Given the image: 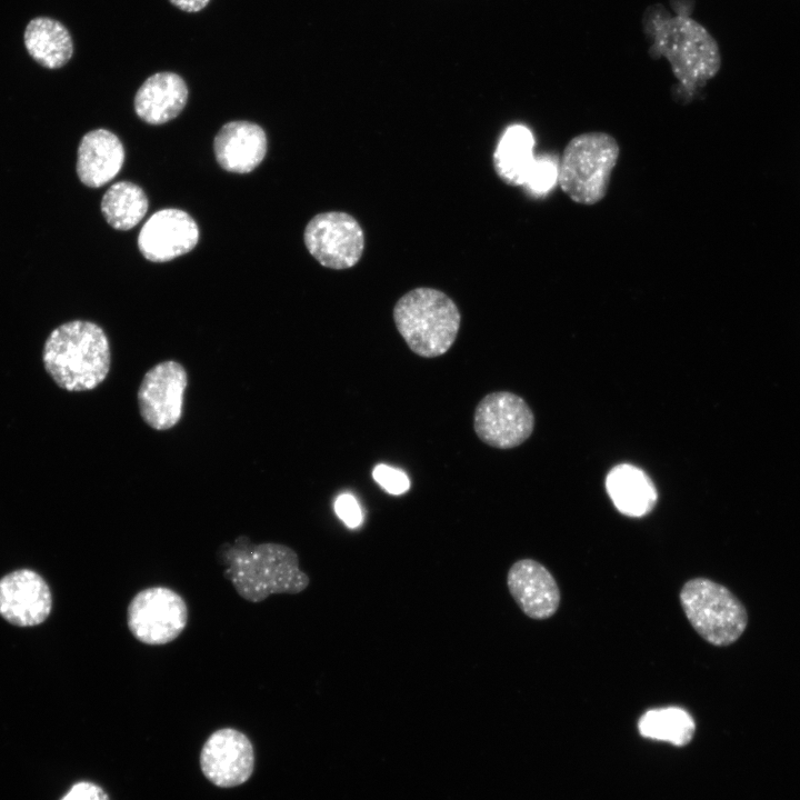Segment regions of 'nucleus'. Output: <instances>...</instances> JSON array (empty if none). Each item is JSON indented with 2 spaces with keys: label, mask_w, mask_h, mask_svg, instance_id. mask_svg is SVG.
Segmentation results:
<instances>
[{
  "label": "nucleus",
  "mask_w": 800,
  "mask_h": 800,
  "mask_svg": "<svg viewBox=\"0 0 800 800\" xmlns=\"http://www.w3.org/2000/svg\"><path fill=\"white\" fill-rule=\"evenodd\" d=\"M200 768L214 786L232 788L244 783L254 769L249 738L233 728H222L207 739L200 751Z\"/></svg>",
  "instance_id": "9b49d317"
},
{
  "label": "nucleus",
  "mask_w": 800,
  "mask_h": 800,
  "mask_svg": "<svg viewBox=\"0 0 800 800\" xmlns=\"http://www.w3.org/2000/svg\"><path fill=\"white\" fill-rule=\"evenodd\" d=\"M213 149L222 169L234 173H248L263 160L267 152V136L256 123L231 121L218 131Z\"/></svg>",
  "instance_id": "2eb2a0df"
},
{
  "label": "nucleus",
  "mask_w": 800,
  "mask_h": 800,
  "mask_svg": "<svg viewBox=\"0 0 800 800\" xmlns=\"http://www.w3.org/2000/svg\"><path fill=\"white\" fill-rule=\"evenodd\" d=\"M124 149L120 139L109 130L87 132L78 148L77 173L80 181L98 188L112 180L122 168Z\"/></svg>",
  "instance_id": "dca6fc26"
},
{
  "label": "nucleus",
  "mask_w": 800,
  "mask_h": 800,
  "mask_svg": "<svg viewBox=\"0 0 800 800\" xmlns=\"http://www.w3.org/2000/svg\"><path fill=\"white\" fill-rule=\"evenodd\" d=\"M393 320L414 353L434 358L444 354L456 341L461 314L453 300L442 291L417 288L397 301Z\"/></svg>",
  "instance_id": "20e7f679"
},
{
  "label": "nucleus",
  "mask_w": 800,
  "mask_h": 800,
  "mask_svg": "<svg viewBox=\"0 0 800 800\" xmlns=\"http://www.w3.org/2000/svg\"><path fill=\"white\" fill-rule=\"evenodd\" d=\"M131 634L149 646H161L177 639L188 623L183 598L168 587L156 586L139 591L127 609Z\"/></svg>",
  "instance_id": "0eeeda50"
},
{
  "label": "nucleus",
  "mask_w": 800,
  "mask_h": 800,
  "mask_svg": "<svg viewBox=\"0 0 800 800\" xmlns=\"http://www.w3.org/2000/svg\"><path fill=\"white\" fill-rule=\"evenodd\" d=\"M558 162L552 156L536 157L523 187L533 197L547 196L558 182Z\"/></svg>",
  "instance_id": "5701e85b"
},
{
  "label": "nucleus",
  "mask_w": 800,
  "mask_h": 800,
  "mask_svg": "<svg viewBox=\"0 0 800 800\" xmlns=\"http://www.w3.org/2000/svg\"><path fill=\"white\" fill-rule=\"evenodd\" d=\"M23 41L29 56L47 69L62 68L73 54L71 33L62 22L50 17L31 19Z\"/></svg>",
  "instance_id": "6ab92c4d"
},
{
  "label": "nucleus",
  "mask_w": 800,
  "mask_h": 800,
  "mask_svg": "<svg viewBox=\"0 0 800 800\" xmlns=\"http://www.w3.org/2000/svg\"><path fill=\"white\" fill-rule=\"evenodd\" d=\"M51 608L50 588L38 572L19 569L0 579V616L9 623L38 626L49 617Z\"/></svg>",
  "instance_id": "ddd939ff"
},
{
  "label": "nucleus",
  "mask_w": 800,
  "mask_h": 800,
  "mask_svg": "<svg viewBox=\"0 0 800 800\" xmlns=\"http://www.w3.org/2000/svg\"><path fill=\"white\" fill-rule=\"evenodd\" d=\"M187 386V371L177 361H162L148 370L138 390L142 420L154 430L174 427L182 416Z\"/></svg>",
  "instance_id": "9d476101"
},
{
  "label": "nucleus",
  "mask_w": 800,
  "mask_h": 800,
  "mask_svg": "<svg viewBox=\"0 0 800 800\" xmlns=\"http://www.w3.org/2000/svg\"><path fill=\"white\" fill-rule=\"evenodd\" d=\"M534 418L519 396L498 391L478 403L473 428L478 438L498 449H511L524 442L533 430Z\"/></svg>",
  "instance_id": "1a4fd4ad"
},
{
  "label": "nucleus",
  "mask_w": 800,
  "mask_h": 800,
  "mask_svg": "<svg viewBox=\"0 0 800 800\" xmlns=\"http://www.w3.org/2000/svg\"><path fill=\"white\" fill-rule=\"evenodd\" d=\"M683 612L696 632L716 647L734 643L748 626L743 603L727 587L707 578L687 581L679 594Z\"/></svg>",
  "instance_id": "423d86ee"
},
{
  "label": "nucleus",
  "mask_w": 800,
  "mask_h": 800,
  "mask_svg": "<svg viewBox=\"0 0 800 800\" xmlns=\"http://www.w3.org/2000/svg\"><path fill=\"white\" fill-rule=\"evenodd\" d=\"M199 229L192 217L180 209L154 212L142 226L138 247L152 262H167L190 252L198 243Z\"/></svg>",
  "instance_id": "f8f14e48"
},
{
  "label": "nucleus",
  "mask_w": 800,
  "mask_h": 800,
  "mask_svg": "<svg viewBox=\"0 0 800 800\" xmlns=\"http://www.w3.org/2000/svg\"><path fill=\"white\" fill-rule=\"evenodd\" d=\"M643 29L652 39L649 54L664 57L672 73L688 91L706 86L721 68V53L713 36L688 14L670 16L654 4L643 14Z\"/></svg>",
  "instance_id": "f257e3e1"
},
{
  "label": "nucleus",
  "mask_w": 800,
  "mask_h": 800,
  "mask_svg": "<svg viewBox=\"0 0 800 800\" xmlns=\"http://www.w3.org/2000/svg\"><path fill=\"white\" fill-rule=\"evenodd\" d=\"M42 362L54 383L71 392L97 388L111 364L109 339L103 329L88 320H72L56 327L42 350Z\"/></svg>",
  "instance_id": "7ed1b4c3"
},
{
  "label": "nucleus",
  "mask_w": 800,
  "mask_h": 800,
  "mask_svg": "<svg viewBox=\"0 0 800 800\" xmlns=\"http://www.w3.org/2000/svg\"><path fill=\"white\" fill-rule=\"evenodd\" d=\"M507 584L519 608L531 619H548L559 608L560 590L557 581L536 560L516 561L508 571Z\"/></svg>",
  "instance_id": "4468645a"
},
{
  "label": "nucleus",
  "mask_w": 800,
  "mask_h": 800,
  "mask_svg": "<svg viewBox=\"0 0 800 800\" xmlns=\"http://www.w3.org/2000/svg\"><path fill=\"white\" fill-rule=\"evenodd\" d=\"M620 147L607 132L574 136L566 144L558 162V183L576 203L593 206L604 199Z\"/></svg>",
  "instance_id": "39448f33"
},
{
  "label": "nucleus",
  "mask_w": 800,
  "mask_h": 800,
  "mask_svg": "<svg viewBox=\"0 0 800 800\" xmlns=\"http://www.w3.org/2000/svg\"><path fill=\"white\" fill-rule=\"evenodd\" d=\"M60 800H110L106 791L90 781L74 783Z\"/></svg>",
  "instance_id": "a878e982"
},
{
  "label": "nucleus",
  "mask_w": 800,
  "mask_h": 800,
  "mask_svg": "<svg viewBox=\"0 0 800 800\" xmlns=\"http://www.w3.org/2000/svg\"><path fill=\"white\" fill-rule=\"evenodd\" d=\"M696 724L690 713L678 707L652 709L639 720L643 737L684 746L694 734Z\"/></svg>",
  "instance_id": "4be33fe9"
},
{
  "label": "nucleus",
  "mask_w": 800,
  "mask_h": 800,
  "mask_svg": "<svg viewBox=\"0 0 800 800\" xmlns=\"http://www.w3.org/2000/svg\"><path fill=\"white\" fill-rule=\"evenodd\" d=\"M310 254L330 269L353 267L361 258L364 236L359 222L346 212L319 213L307 224L303 233Z\"/></svg>",
  "instance_id": "6e6552de"
},
{
  "label": "nucleus",
  "mask_w": 800,
  "mask_h": 800,
  "mask_svg": "<svg viewBox=\"0 0 800 800\" xmlns=\"http://www.w3.org/2000/svg\"><path fill=\"white\" fill-rule=\"evenodd\" d=\"M373 479L389 493L402 494L410 488L408 476L399 469L378 464L372 471Z\"/></svg>",
  "instance_id": "b1692460"
},
{
  "label": "nucleus",
  "mask_w": 800,
  "mask_h": 800,
  "mask_svg": "<svg viewBox=\"0 0 800 800\" xmlns=\"http://www.w3.org/2000/svg\"><path fill=\"white\" fill-rule=\"evenodd\" d=\"M171 4L186 12H198L204 9L210 0H169Z\"/></svg>",
  "instance_id": "bb28decb"
},
{
  "label": "nucleus",
  "mask_w": 800,
  "mask_h": 800,
  "mask_svg": "<svg viewBox=\"0 0 800 800\" xmlns=\"http://www.w3.org/2000/svg\"><path fill=\"white\" fill-rule=\"evenodd\" d=\"M224 576L238 594L260 602L274 593L296 594L309 586L310 579L299 567L297 552L280 543L252 544L246 537L222 549Z\"/></svg>",
  "instance_id": "f03ea898"
},
{
  "label": "nucleus",
  "mask_w": 800,
  "mask_h": 800,
  "mask_svg": "<svg viewBox=\"0 0 800 800\" xmlns=\"http://www.w3.org/2000/svg\"><path fill=\"white\" fill-rule=\"evenodd\" d=\"M101 211L112 228L129 230L146 216L148 198L139 186L119 181L106 191L101 200Z\"/></svg>",
  "instance_id": "412c9836"
},
{
  "label": "nucleus",
  "mask_w": 800,
  "mask_h": 800,
  "mask_svg": "<svg viewBox=\"0 0 800 800\" xmlns=\"http://www.w3.org/2000/svg\"><path fill=\"white\" fill-rule=\"evenodd\" d=\"M188 100V87L176 72H157L140 86L134 97L136 113L144 122L162 124L174 119Z\"/></svg>",
  "instance_id": "f3484780"
},
{
  "label": "nucleus",
  "mask_w": 800,
  "mask_h": 800,
  "mask_svg": "<svg viewBox=\"0 0 800 800\" xmlns=\"http://www.w3.org/2000/svg\"><path fill=\"white\" fill-rule=\"evenodd\" d=\"M534 138L522 124H512L502 133L493 153L497 174L510 186H522L536 159Z\"/></svg>",
  "instance_id": "aec40b11"
},
{
  "label": "nucleus",
  "mask_w": 800,
  "mask_h": 800,
  "mask_svg": "<svg viewBox=\"0 0 800 800\" xmlns=\"http://www.w3.org/2000/svg\"><path fill=\"white\" fill-rule=\"evenodd\" d=\"M338 517L349 527L356 528L362 521V512L356 498L349 493L341 494L334 502Z\"/></svg>",
  "instance_id": "393cba45"
},
{
  "label": "nucleus",
  "mask_w": 800,
  "mask_h": 800,
  "mask_svg": "<svg viewBox=\"0 0 800 800\" xmlns=\"http://www.w3.org/2000/svg\"><path fill=\"white\" fill-rule=\"evenodd\" d=\"M606 489L614 507L629 517H643L657 503L658 494L651 479L631 464L616 466L608 473Z\"/></svg>",
  "instance_id": "a211bd4d"
}]
</instances>
